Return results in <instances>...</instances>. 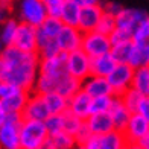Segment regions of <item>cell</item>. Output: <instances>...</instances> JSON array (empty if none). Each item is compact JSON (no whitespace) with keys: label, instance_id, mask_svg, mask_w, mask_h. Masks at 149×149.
Instances as JSON below:
<instances>
[{"label":"cell","instance_id":"obj_6","mask_svg":"<svg viewBox=\"0 0 149 149\" xmlns=\"http://www.w3.org/2000/svg\"><path fill=\"white\" fill-rule=\"evenodd\" d=\"M134 72L135 69L131 64H117L114 70L108 74V81L113 88V93L116 96H122L126 90L132 87V79H134Z\"/></svg>","mask_w":149,"mask_h":149},{"label":"cell","instance_id":"obj_24","mask_svg":"<svg viewBox=\"0 0 149 149\" xmlns=\"http://www.w3.org/2000/svg\"><path fill=\"white\" fill-rule=\"evenodd\" d=\"M79 15H81V5L74 0H65L61 12V20L67 26H76L79 23Z\"/></svg>","mask_w":149,"mask_h":149},{"label":"cell","instance_id":"obj_25","mask_svg":"<svg viewBox=\"0 0 149 149\" xmlns=\"http://www.w3.org/2000/svg\"><path fill=\"white\" fill-rule=\"evenodd\" d=\"M130 64L134 69H139V67H149V41L134 43V49H132Z\"/></svg>","mask_w":149,"mask_h":149},{"label":"cell","instance_id":"obj_18","mask_svg":"<svg viewBox=\"0 0 149 149\" xmlns=\"http://www.w3.org/2000/svg\"><path fill=\"white\" fill-rule=\"evenodd\" d=\"M110 114L114 120V126H116V130H119V131L125 130L131 116H132V113L126 108V105L123 104V100L120 99V96H116V94H114L113 105L110 108Z\"/></svg>","mask_w":149,"mask_h":149},{"label":"cell","instance_id":"obj_48","mask_svg":"<svg viewBox=\"0 0 149 149\" xmlns=\"http://www.w3.org/2000/svg\"><path fill=\"white\" fill-rule=\"evenodd\" d=\"M3 47H5V46H3V43H2V38H0V52H2Z\"/></svg>","mask_w":149,"mask_h":149},{"label":"cell","instance_id":"obj_7","mask_svg":"<svg viewBox=\"0 0 149 149\" xmlns=\"http://www.w3.org/2000/svg\"><path fill=\"white\" fill-rule=\"evenodd\" d=\"M67 72L79 81L87 79L91 74V58L82 49L67 53Z\"/></svg>","mask_w":149,"mask_h":149},{"label":"cell","instance_id":"obj_20","mask_svg":"<svg viewBox=\"0 0 149 149\" xmlns=\"http://www.w3.org/2000/svg\"><path fill=\"white\" fill-rule=\"evenodd\" d=\"M128 145L123 131L113 130L107 134L99 135V149H122Z\"/></svg>","mask_w":149,"mask_h":149},{"label":"cell","instance_id":"obj_45","mask_svg":"<svg viewBox=\"0 0 149 149\" xmlns=\"http://www.w3.org/2000/svg\"><path fill=\"white\" fill-rule=\"evenodd\" d=\"M38 149H55V148H53V146H52V143H50V141H49V140H47V141H46V143H44L43 146H40Z\"/></svg>","mask_w":149,"mask_h":149},{"label":"cell","instance_id":"obj_9","mask_svg":"<svg viewBox=\"0 0 149 149\" xmlns=\"http://www.w3.org/2000/svg\"><path fill=\"white\" fill-rule=\"evenodd\" d=\"M49 116H50V113H49L47 105H46L44 96L40 93L31 91L28 102H26L23 111H22V117L24 120H41V122H44Z\"/></svg>","mask_w":149,"mask_h":149},{"label":"cell","instance_id":"obj_19","mask_svg":"<svg viewBox=\"0 0 149 149\" xmlns=\"http://www.w3.org/2000/svg\"><path fill=\"white\" fill-rule=\"evenodd\" d=\"M117 64L119 63L114 59L111 52L105 53V55H100V56H96V58H91V74L108 78V74L114 70V67Z\"/></svg>","mask_w":149,"mask_h":149},{"label":"cell","instance_id":"obj_49","mask_svg":"<svg viewBox=\"0 0 149 149\" xmlns=\"http://www.w3.org/2000/svg\"><path fill=\"white\" fill-rule=\"evenodd\" d=\"M122 149H131V148H130V143H128L126 146H123V148H122Z\"/></svg>","mask_w":149,"mask_h":149},{"label":"cell","instance_id":"obj_38","mask_svg":"<svg viewBox=\"0 0 149 149\" xmlns=\"http://www.w3.org/2000/svg\"><path fill=\"white\" fill-rule=\"evenodd\" d=\"M110 40H111V44L116 46V44H120V43L131 41V40H132V33H131L130 31L116 28V29H114V32L110 35Z\"/></svg>","mask_w":149,"mask_h":149},{"label":"cell","instance_id":"obj_26","mask_svg":"<svg viewBox=\"0 0 149 149\" xmlns=\"http://www.w3.org/2000/svg\"><path fill=\"white\" fill-rule=\"evenodd\" d=\"M81 88H82V81H79L76 78L70 76L69 73L63 76L58 81V87H56V91L61 93L63 96H65L67 99L72 97L74 93H78Z\"/></svg>","mask_w":149,"mask_h":149},{"label":"cell","instance_id":"obj_16","mask_svg":"<svg viewBox=\"0 0 149 149\" xmlns=\"http://www.w3.org/2000/svg\"><path fill=\"white\" fill-rule=\"evenodd\" d=\"M82 90L87 94H90L91 97L114 94L108 78H105V76H94V74H90L87 79L82 81Z\"/></svg>","mask_w":149,"mask_h":149},{"label":"cell","instance_id":"obj_10","mask_svg":"<svg viewBox=\"0 0 149 149\" xmlns=\"http://www.w3.org/2000/svg\"><path fill=\"white\" fill-rule=\"evenodd\" d=\"M82 38H84V32L79 28L64 24L61 32L56 37V41H58V46H59L61 52L70 53L73 50L81 49V46H82Z\"/></svg>","mask_w":149,"mask_h":149},{"label":"cell","instance_id":"obj_11","mask_svg":"<svg viewBox=\"0 0 149 149\" xmlns=\"http://www.w3.org/2000/svg\"><path fill=\"white\" fill-rule=\"evenodd\" d=\"M40 73L61 79L67 73V53L61 52L50 58H40Z\"/></svg>","mask_w":149,"mask_h":149},{"label":"cell","instance_id":"obj_2","mask_svg":"<svg viewBox=\"0 0 149 149\" xmlns=\"http://www.w3.org/2000/svg\"><path fill=\"white\" fill-rule=\"evenodd\" d=\"M49 140V131L41 120H22L20 123V143L22 149H38Z\"/></svg>","mask_w":149,"mask_h":149},{"label":"cell","instance_id":"obj_8","mask_svg":"<svg viewBox=\"0 0 149 149\" xmlns=\"http://www.w3.org/2000/svg\"><path fill=\"white\" fill-rule=\"evenodd\" d=\"M12 46L18 47L23 52L37 53V50H38V28H35V26H32L29 23L20 22Z\"/></svg>","mask_w":149,"mask_h":149},{"label":"cell","instance_id":"obj_52","mask_svg":"<svg viewBox=\"0 0 149 149\" xmlns=\"http://www.w3.org/2000/svg\"><path fill=\"white\" fill-rule=\"evenodd\" d=\"M0 149H2V148H0Z\"/></svg>","mask_w":149,"mask_h":149},{"label":"cell","instance_id":"obj_29","mask_svg":"<svg viewBox=\"0 0 149 149\" xmlns=\"http://www.w3.org/2000/svg\"><path fill=\"white\" fill-rule=\"evenodd\" d=\"M18 23H20V20H15L11 17L3 24H0V38H2L3 46H12L17 29H18Z\"/></svg>","mask_w":149,"mask_h":149},{"label":"cell","instance_id":"obj_21","mask_svg":"<svg viewBox=\"0 0 149 149\" xmlns=\"http://www.w3.org/2000/svg\"><path fill=\"white\" fill-rule=\"evenodd\" d=\"M29 94H31V91H26V90L20 88L14 94H11L9 97L0 100V102L3 104V107H5V110L8 111V114H11V113H20L22 114L23 108H24L26 102H28V99H29Z\"/></svg>","mask_w":149,"mask_h":149},{"label":"cell","instance_id":"obj_30","mask_svg":"<svg viewBox=\"0 0 149 149\" xmlns=\"http://www.w3.org/2000/svg\"><path fill=\"white\" fill-rule=\"evenodd\" d=\"M132 49H134V41H126V43H120L111 47V55L119 64H130V59L132 55Z\"/></svg>","mask_w":149,"mask_h":149},{"label":"cell","instance_id":"obj_50","mask_svg":"<svg viewBox=\"0 0 149 149\" xmlns=\"http://www.w3.org/2000/svg\"><path fill=\"white\" fill-rule=\"evenodd\" d=\"M76 149H85V148H84V146H81V145H78V148H76Z\"/></svg>","mask_w":149,"mask_h":149},{"label":"cell","instance_id":"obj_51","mask_svg":"<svg viewBox=\"0 0 149 149\" xmlns=\"http://www.w3.org/2000/svg\"><path fill=\"white\" fill-rule=\"evenodd\" d=\"M74 2H76V0H74Z\"/></svg>","mask_w":149,"mask_h":149},{"label":"cell","instance_id":"obj_42","mask_svg":"<svg viewBox=\"0 0 149 149\" xmlns=\"http://www.w3.org/2000/svg\"><path fill=\"white\" fill-rule=\"evenodd\" d=\"M137 145H139L140 149H149V131L137 141Z\"/></svg>","mask_w":149,"mask_h":149},{"label":"cell","instance_id":"obj_27","mask_svg":"<svg viewBox=\"0 0 149 149\" xmlns=\"http://www.w3.org/2000/svg\"><path fill=\"white\" fill-rule=\"evenodd\" d=\"M49 141L55 149H76L78 148L76 137L69 134V132H65V131L49 135Z\"/></svg>","mask_w":149,"mask_h":149},{"label":"cell","instance_id":"obj_28","mask_svg":"<svg viewBox=\"0 0 149 149\" xmlns=\"http://www.w3.org/2000/svg\"><path fill=\"white\" fill-rule=\"evenodd\" d=\"M132 88H135L143 96H149V67H139L134 72Z\"/></svg>","mask_w":149,"mask_h":149},{"label":"cell","instance_id":"obj_43","mask_svg":"<svg viewBox=\"0 0 149 149\" xmlns=\"http://www.w3.org/2000/svg\"><path fill=\"white\" fill-rule=\"evenodd\" d=\"M8 120V111L5 110V107H3V104L0 102V126H2L5 122Z\"/></svg>","mask_w":149,"mask_h":149},{"label":"cell","instance_id":"obj_5","mask_svg":"<svg viewBox=\"0 0 149 149\" xmlns=\"http://www.w3.org/2000/svg\"><path fill=\"white\" fill-rule=\"evenodd\" d=\"M47 17H49V12L43 0H22L20 2V22L40 28Z\"/></svg>","mask_w":149,"mask_h":149},{"label":"cell","instance_id":"obj_31","mask_svg":"<svg viewBox=\"0 0 149 149\" xmlns=\"http://www.w3.org/2000/svg\"><path fill=\"white\" fill-rule=\"evenodd\" d=\"M63 119H64V131L72 134V135H74V137L79 134V131L82 130L84 125H85L84 119L74 116V114L72 111H69V110L63 113Z\"/></svg>","mask_w":149,"mask_h":149},{"label":"cell","instance_id":"obj_41","mask_svg":"<svg viewBox=\"0 0 149 149\" xmlns=\"http://www.w3.org/2000/svg\"><path fill=\"white\" fill-rule=\"evenodd\" d=\"M139 114H141L148 122H149V96H145L143 100H141V104L139 107Z\"/></svg>","mask_w":149,"mask_h":149},{"label":"cell","instance_id":"obj_34","mask_svg":"<svg viewBox=\"0 0 149 149\" xmlns=\"http://www.w3.org/2000/svg\"><path fill=\"white\" fill-rule=\"evenodd\" d=\"M114 94H107V96H97L91 99V114L94 113H107L110 111L113 105Z\"/></svg>","mask_w":149,"mask_h":149},{"label":"cell","instance_id":"obj_22","mask_svg":"<svg viewBox=\"0 0 149 149\" xmlns=\"http://www.w3.org/2000/svg\"><path fill=\"white\" fill-rule=\"evenodd\" d=\"M37 53L40 58H50V56H55L58 53H61L56 38L47 37L46 33H43L38 29V50H37Z\"/></svg>","mask_w":149,"mask_h":149},{"label":"cell","instance_id":"obj_33","mask_svg":"<svg viewBox=\"0 0 149 149\" xmlns=\"http://www.w3.org/2000/svg\"><path fill=\"white\" fill-rule=\"evenodd\" d=\"M143 94L141 93H139L135 88H131L130 90H126L123 94L120 96V99L123 100V104L126 105V108L130 110L131 113H137L139 111V107H140V104H141V100H143Z\"/></svg>","mask_w":149,"mask_h":149},{"label":"cell","instance_id":"obj_32","mask_svg":"<svg viewBox=\"0 0 149 149\" xmlns=\"http://www.w3.org/2000/svg\"><path fill=\"white\" fill-rule=\"evenodd\" d=\"M63 26H64V23H63V20H61V18L49 15V17H47L44 22H43V24L40 26L38 29L41 31L43 33H46L47 37L56 38L58 33L61 32V29H63Z\"/></svg>","mask_w":149,"mask_h":149},{"label":"cell","instance_id":"obj_36","mask_svg":"<svg viewBox=\"0 0 149 149\" xmlns=\"http://www.w3.org/2000/svg\"><path fill=\"white\" fill-rule=\"evenodd\" d=\"M116 28H117L116 26V15H111V14H108V12L104 11V15H102V18H100L96 31L105 33V35H111Z\"/></svg>","mask_w":149,"mask_h":149},{"label":"cell","instance_id":"obj_37","mask_svg":"<svg viewBox=\"0 0 149 149\" xmlns=\"http://www.w3.org/2000/svg\"><path fill=\"white\" fill-rule=\"evenodd\" d=\"M44 123H46L47 131H49V135L64 131V119H63V114H50V116L44 120Z\"/></svg>","mask_w":149,"mask_h":149},{"label":"cell","instance_id":"obj_3","mask_svg":"<svg viewBox=\"0 0 149 149\" xmlns=\"http://www.w3.org/2000/svg\"><path fill=\"white\" fill-rule=\"evenodd\" d=\"M22 114L11 113L8 114V120L0 126V148L2 149H22L20 143V123Z\"/></svg>","mask_w":149,"mask_h":149},{"label":"cell","instance_id":"obj_1","mask_svg":"<svg viewBox=\"0 0 149 149\" xmlns=\"http://www.w3.org/2000/svg\"><path fill=\"white\" fill-rule=\"evenodd\" d=\"M40 73L38 53L23 52L15 46H5L0 52V81L32 91Z\"/></svg>","mask_w":149,"mask_h":149},{"label":"cell","instance_id":"obj_23","mask_svg":"<svg viewBox=\"0 0 149 149\" xmlns=\"http://www.w3.org/2000/svg\"><path fill=\"white\" fill-rule=\"evenodd\" d=\"M43 96H44L46 105L49 108L50 114H63L64 111L69 110V99L65 96H63L61 93L52 91V93L43 94Z\"/></svg>","mask_w":149,"mask_h":149},{"label":"cell","instance_id":"obj_13","mask_svg":"<svg viewBox=\"0 0 149 149\" xmlns=\"http://www.w3.org/2000/svg\"><path fill=\"white\" fill-rule=\"evenodd\" d=\"M85 126L88 128V131L93 135H102V134H107L113 130H116L114 120L111 117L110 111L90 114V116L85 119Z\"/></svg>","mask_w":149,"mask_h":149},{"label":"cell","instance_id":"obj_17","mask_svg":"<svg viewBox=\"0 0 149 149\" xmlns=\"http://www.w3.org/2000/svg\"><path fill=\"white\" fill-rule=\"evenodd\" d=\"M91 99L93 97L90 94H87L81 88L72 97H69V111H72L74 116L85 120L91 114Z\"/></svg>","mask_w":149,"mask_h":149},{"label":"cell","instance_id":"obj_40","mask_svg":"<svg viewBox=\"0 0 149 149\" xmlns=\"http://www.w3.org/2000/svg\"><path fill=\"white\" fill-rule=\"evenodd\" d=\"M12 3H0V24H3L6 20L11 18Z\"/></svg>","mask_w":149,"mask_h":149},{"label":"cell","instance_id":"obj_12","mask_svg":"<svg viewBox=\"0 0 149 149\" xmlns=\"http://www.w3.org/2000/svg\"><path fill=\"white\" fill-rule=\"evenodd\" d=\"M104 15V8L102 5H90V6H81V15H79V23L78 28L85 32L96 31L100 18Z\"/></svg>","mask_w":149,"mask_h":149},{"label":"cell","instance_id":"obj_47","mask_svg":"<svg viewBox=\"0 0 149 149\" xmlns=\"http://www.w3.org/2000/svg\"><path fill=\"white\" fill-rule=\"evenodd\" d=\"M0 3H12V0H0Z\"/></svg>","mask_w":149,"mask_h":149},{"label":"cell","instance_id":"obj_15","mask_svg":"<svg viewBox=\"0 0 149 149\" xmlns=\"http://www.w3.org/2000/svg\"><path fill=\"white\" fill-rule=\"evenodd\" d=\"M148 131H149V122L141 114L132 113L126 128L123 130V134L128 140V143H137Z\"/></svg>","mask_w":149,"mask_h":149},{"label":"cell","instance_id":"obj_46","mask_svg":"<svg viewBox=\"0 0 149 149\" xmlns=\"http://www.w3.org/2000/svg\"><path fill=\"white\" fill-rule=\"evenodd\" d=\"M130 148H131V149H140L137 143H130Z\"/></svg>","mask_w":149,"mask_h":149},{"label":"cell","instance_id":"obj_44","mask_svg":"<svg viewBox=\"0 0 149 149\" xmlns=\"http://www.w3.org/2000/svg\"><path fill=\"white\" fill-rule=\"evenodd\" d=\"M81 6H90V5H100L102 0H76Z\"/></svg>","mask_w":149,"mask_h":149},{"label":"cell","instance_id":"obj_4","mask_svg":"<svg viewBox=\"0 0 149 149\" xmlns=\"http://www.w3.org/2000/svg\"><path fill=\"white\" fill-rule=\"evenodd\" d=\"M111 40L110 35H105V33L99 32V31H91V32H85L84 38H82V49L90 58H96L100 55H105V53L111 52Z\"/></svg>","mask_w":149,"mask_h":149},{"label":"cell","instance_id":"obj_39","mask_svg":"<svg viewBox=\"0 0 149 149\" xmlns=\"http://www.w3.org/2000/svg\"><path fill=\"white\" fill-rule=\"evenodd\" d=\"M100 5H102L104 11L108 12V14H111V15H117L119 12L123 9V6H122L120 3H116V2H104Z\"/></svg>","mask_w":149,"mask_h":149},{"label":"cell","instance_id":"obj_35","mask_svg":"<svg viewBox=\"0 0 149 149\" xmlns=\"http://www.w3.org/2000/svg\"><path fill=\"white\" fill-rule=\"evenodd\" d=\"M132 41L134 43H146L149 41V15L143 18L132 31Z\"/></svg>","mask_w":149,"mask_h":149},{"label":"cell","instance_id":"obj_14","mask_svg":"<svg viewBox=\"0 0 149 149\" xmlns=\"http://www.w3.org/2000/svg\"><path fill=\"white\" fill-rule=\"evenodd\" d=\"M149 14L143 9H135V8H123L119 14L116 15V26L119 29H125L130 31L132 33V31L137 28V24L141 22L143 18H146Z\"/></svg>","mask_w":149,"mask_h":149}]
</instances>
